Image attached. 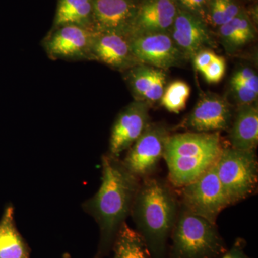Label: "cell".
Here are the masks:
<instances>
[{"mask_svg": "<svg viewBox=\"0 0 258 258\" xmlns=\"http://www.w3.org/2000/svg\"><path fill=\"white\" fill-rule=\"evenodd\" d=\"M101 166L99 189L82 204L83 211L92 217L99 227V243L93 258H104L111 252L115 236L131 215L141 183L118 158L104 154Z\"/></svg>", "mask_w": 258, "mask_h": 258, "instance_id": "cell-1", "label": "cell"}, {"mask_svg": "<svg viewBox=\"0 0 258 258\" xmlns=\"http://www.w3.org/2000/svg\"><path fill=\"white\" fill-rule=\"evenodd\" d=\"M178 213L177 200L167 184L153 178L143 179L131 215L152 258H167L166 243Z\"/></svg>", "mask_w": 258, "mask_h": 258, "instance_id": "cell-2", "label": "cell"}, {"mask_svg": "<svg viewBox=\"0 0 258 258\" xmlns=\"http://www.w3.org/2000/svg\"><path fill=\"white\" fill-rule=\"evenodd\" d=\"M222 149L219 132H186L169 136L163 158L171 182L177 187L192 182L216 164Z\"/></svg>", "mask_w": 258, "mask_h": 258, "instance_id": "cell-3", "label": "cell"}, {"mask_svg": "<svg viewBox=\"0 0 258 258\" xmlns=\"http://www.w3.org/2000/svg\"><path fill=\"white\" fill-rule=\"evenodd\" d=\"M167 258H220L225 253V242L216 224L182 208L171 233Z\"/></svg>", "mask_w": 258, "mask_h": 258, "instance_id": "cell-4", "label": "cell"}, {"mask_svg": "<svg viewBox=\"0 0 258 258\" xmlns=\"http://www.w3.org/2000/svg\"><path fill=\"white\" fill-rule=\"evenodd\" d=\"M216 169L230 205L248 198L255 191L258 174L255 151L223 147Z\"/></svg>", "mask_w": 258, "mask_h": 258, "instance_id": "cell-5", "label": "cell"}, {"mask_svg": "<svg viewBox=\"0 0 258 258\" xmlns=\"http://www.w3.org/2000/svg\"><path fill=\"white\" fill-rule=\"evenodd\" d=\"M181 188L183 208L212 223L216 224L220 212L230 205L217 176L216 164Z\"/></svg>", "mask_w": 258, "mask_h": 258, "instance_id": "cell-6", "label": "cell"}, {"mask_svg": "<svg viewBox=\"0 0 258 258\" xmlns=\"http://www.w3.org/2000/svg\"><path fill=\"white\" fill-rule=\"evenodd\" d=\"M164 123H149L143 134L129 148L123 165L139 179L152 175L164 156L166 141L170 136Z\"/></svg>", "mask_w": 258, "mask_h": 258, "instance_id": "cell-7", "label": "cell"}, {"mask_svg": "<svg viewBox=\"0 0 258 258\" xmlns=\"http://www.w3.org/2000/svg\"><path fill=\"white\" fill-rule=\"evenodd\" d=\"M95 34V30L79 25H62L52 28L42 46L52 60H91Z\"/></svg>", "mask_w": 258, "mask_h": 258, "instance_id": "cell-8", "label": "cell"}, {"mask_svg": "<svg viewBox=\"0 0 258 258\" xmlns=\"http://www.w3.org/2000/svg\"><path fill=\"white\" fill-rule=\"evenodd\" d=\"M132 53L140 64L161 70L177 67L186 59L169 32L129 37Z\"/></svg>", "mask_w": 258, "mask_h": 258, "instance_id": "cell-9", "label": "cell"}, {"mask_svg": "<svg viewBox=\"0 0 258 258\" xmlns=\"http://www.w3.org/2000/svg\"><path fill=\"white\" fill-rule=\"evenodd\" d=\"M149 108L147 102L134 100L120 111L112 126L107 154L118 158L132 147L150 123Z\"/></svg>", "mask_w": 258, "mask_h": 258, "instance_id": "cell-10", "label": "cell"}, {"mask_svg": "<svg viewBox=\"0 0 258 258\" xmlns=\"http://www.w3.org/2000/svg\"><path fill=\"white\" fill-rule=\"evenodd\" d=\"M232 106L225 98L208 93L197 102L182 126L193 132L212 133L228 130L233 118Z\"/></svg>", "mask_w": 258, "mask_h": 258, "instance_id": "cell-11", "label": "cell"}, {"mask_svg": "<svg viewBox=\"0 0 258 258\" xmlns=\"http://www.w3.org/2000/svg\"><path fill=\"white\" fill-rule=\"evenodd\" d=\"M169 33L186 60L192 59L199 51L214 45L205 21L179 8Z\"/></svg>", "mask_w": 258, "mask_h": 258, "instance_id": "cell-12", "label": "cell"}, {"mask_svg": "<svg viewBox=\"0 0 258 258\" xmlns=\"http://www.w3.org/2000/svg\"><path fill=\"white\" fill-rule=\"evenodd\" d=\"M137 9L133 0H93V30L129 37Z\"/></svg>", "mask_w": 258, "mask_h": 258, "instance_id": "cell-13", "label": "cell"}, {"mask_svg": "<svg viewBox=\"0 0 258 258\" xmlns=\"http://www.w3.org/2000/svg\"><path fill=\"white\" fill-rule=\"evenodd\" d=\"M91 60L124 72L140 64L132 53L129 37L116 32H96Z\"/></svg>", "mask_w": 258, "mask_h": 258, "instance_id": "cell-14", "label": "cell"}, {"mask_svg": "<svg viewBox=\"0 0 258 258\" xmlns=\"http://www.w3.org/2000/svg\"><path fill=\"white\" fill-rule=\"evenodd\" d=\"M177 11L175 0H146L138 6L129 37L169 32Z\"/></svg>", "mask_w": 258, "mask_h": 258, "instance_id": "cell-15", "label": "cell"}, {"mask_svg": "<svg viewBox=\"0 0 258 258\" xmlns=\"http://www.w3.org/2000/svg\"><path fill=\"white\" fill-rule=\"evenodd\" d=\"M229 130L231 147L240 150L255 151L258 144L257 105L238 106Z\"/></svg>", "mask_w": 258, "mask_h": 258, "instance_id": "cell-16", "label": "cell"}, {"mask_svg": "<svg viewBox=\"0 0 258 258\" xmlns=\"http://www.w3.org/2000/svg\"><path fill=\"white\" fill-rule=\"evenodd\" d=\"M31 249L16 227L15 208L8 205L0 220V258H31Z\"/></svg>", "mask_w": 258, "mask_h": 258, "instance_id": "cell-17", "label": "cell"}, {"mask_svg": "<svg viewBox=\"0 0 258 258\" xmlns=\"http://www.w3.org/2000/svg\"><path fill=\"white\" fill-rule=\"evenodd\" d=\"M218 34L226 52L234 54L253 41L256 31L248 16L241 10L235 18L219 27Z\"/></svg>", "mask_w": 258, "mask_h": 258, "instance_id": "cell-18", "label": "cell"}, {"mask_svg": "<svg viewBox=\"0 0 258 258\" xmlns=\"http://www.w3.org/2000/svg\"><path fill=\"white\" fill-rule=\"evenodd\" d=\"M93 0H58L53 28L76 25L93 30Z\"/></svg>", "mask_w": 258, "mask_h": 258, "instance_id": "cell-19", "label": "cell"}, {"mask_svg": "<svg viewBox=\"0 0 258 258\" xmlns=\"http://www.w3.org/2000/svg\"><path fill=\"white\" fill-rule=\"evenodd\" d=\"M112 250L113 258H152L143 237L125 222L115 236Z\"/></svg>", "mask_w": 258, "mask_h": 258, "instance_id": "cell-20", "label": "cell"}, {"mask_svg": "<svg viewBox=\"0 0 258 258\" xmlns=\"http://www.w3.org/2000/svg\"><path fill=\"white\" fill-rule=\"evenodd\" d=\"M156 69L152 66L139 64L125 71L126 72L125 80L128 81L135 100L143 101L154 81Z\"/></svg>", "mask_w": 258, "mask_h": 258, "instance_id": "cell-21", "label": "cell"}, {"mask_svg": "<svg viewBox=\"0 0 258 258\" xmlns=\"http://www.w3.org/2000/svg\"><path fill=\"white\" fill-rule=\"evenodd\" d=\"M191 88L185 81L178 80L166 86L160 99L161 106L171 113H179L187 103Z\"/></svg>", "mask_w": 258, "mask_h": 258, "instance_id": "cell-22", "label": "cell"}, {"mask_svg": "<svg viewBox=\"0 0 258 258\" xmlns=\"http://www.w3.org/2000/svg\"><path fill=\"white\" fill-rule=\"evenodd\" d=\"M241 11L235 0H210L208 18L214 26L220 27L235 18Z\"/></svg>", "mask_w": 258, "mask_h": 258, "instance_id": "cell-23", "label": "cell"}, {"mask_svg": "<svg viewBox=\"0 0 258 258\" xmlns=\"http://www.w3.org/2000/svg\"><path fill=\"white\" fill-rule=\"evenodd\" d=\"M166 76L164 70L156 69L154 81L150 89L144 96L143 101L147 102L151 105V103L160 101L166 87Z\"/></svg>", "mask_w": 258, "mask_h": 258, "instance_id": "cell-24", "label": "cell"}, {"mask_svg": "<svg viewBox=\"0 0 258 258\" xmlns=\"http://www.w3.org/2000/svg\"><path fill=\"white\" fill-rule=\"evenodd\" d=\"M225 59L220 55H215V58L203 73L205 81L208 83H217L222 81L225 74Z\"/></svg>", "mask_w": 258, "mask_h": 258, "instance_id": "cell-25", "label": "cell"}, {"mask_svg": "<svg viewBox=\"0 0 258 258\" xmlns=\"http://www.w3.org/2000/svg\"><path fill=\"white\" fill-rule=\"evenodd\" d=\"M231 91L235 97L238 106L241 105L253 104L257 101L258 93L246 87L240 83L230 81Z\"/></svg>", "mask_w": 258, "mask_h": 258, "instance_id": "cell-26", "label": "cell"}, {"mask_svg": "<svg viewBox=\"0 0 258 258\" xmlns=\"http://www.w3.org/2000/svg\"><path fill=\"white\" fill-rule=\"evenodd\" d=\"M176 5H181L182 10L191 13L204 20L208 18L210 0H175Z\"/></svg>", "mask_w": 258, "mask_h": 258, "instance_id": "cell-27", "label": "cell"}, {"mask_svg": "<svg viewBox=\"0 0 258 258\" xmlns=\"http://www.w3.org/2000/svg\"><path fill=\"white\" fill-rule=\"evenodd\" d=\"M230 81L240 83L244 86L258 93V78L257 74L250 68L243 67L237 70Z\"/></svg>", "mask_w": 258, "mask_h": 258, "instance_id": "cell-28", "label": "cell"}, {"mask_svg": "<svg viewBox=\"0 0 258 258\" xmlns=\"http://www.w3.org/2000/svg\"><path fill=\"white\" fill-rule=\"evenodd\" d=\"M216 55L217 54L210 48L199 51L192 57L194 67L199 72L203 74Z\"/></svg>", "mask_w": 258, "mask_h": 258, "instance_id": "cell-29", "label": "cell"}, {"mask_svg": "<svg viewBox=\"0 0 258 258\" xmlns=\"http://www.w3.org/2000/svg\"><path fill=\"white\" fill-rule=\"evenodd\" d=\"M245 241L237 238L230 249L222 254L220 258H250L244 252Z\"/></svg>", "mask_w": 258, "mask_h": 258, "instance_id": "cell-30", "label": "cell"}, {"mask_svg": "<svg viewBox=\"0 0 258 258\" xmlns=\"http://www.w3.org/2000/svg\"><path fill=\"white\" fill-rule=\"evenodd\" d=\"M62 258H71V254L68 253V252H64L63 254H62Z\"/></svg>", "mask_w": 258, "mask_h": 258, "instance_id": "cell-31", "label": "cell"}]
</instances>
